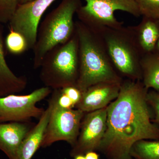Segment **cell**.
Here are the masks:
<instances>
[{"label":"cell","mask_w":159,"mask_h":159,"mask_svg":"<svg viewBox=\"0 0 159 159\" xmlns=\"http://www.w3.org/2000/svg\"><path fill=\"white\" fill-rule=\"evenodd\" d=\"M148 89L142 80L122 81L119 96L107 107V126L99 150L108 159H133L134 144L159 140L147 101Z\"/></svg>","instance_id":"obj_1"},{"label":"cell","mask_w":159,"mask_h":159,"mask_svg":"<svg viewBox=\"0 0 159 159\" xmlns=\"http://www.w3.org/2000/svg\"><path fill=\"white\" fill-rule=\"evenodd\" d=\"M79 45V74L76 86L81 92L102 82H122L99 32L75 21Z\"/></svg>","instance_id":"obj_2"},{"label":"cell","mask_w":159,"mask_h":159,"mask_svg":"<svg viewBox=\"0 0 159 159\" xmlns=\"http://www.w3.org/2000/svg\"><path fill=\"white\" fill-rule=\"evenodd\" d=\"M82 0H61L40 23L33 51V68H39L48 51L70 39L76 31L74 16Z\"/></svg>","instance_id":"obj_3"},{"label":"cell","mask_w":159,"mask_h":159,"mask_svg":"<svg viewBox=\"0 0 159 159\" xmlns=\"http://www.w3.org/2000/svg\"><path fill=\"white\" fill-rule=\"evenodd\" d=\"M44 86L53 90L76 86L79 74V45L75 33L66 42L46 54L39 68Z\"/></svg>","instance_id":"obj_4"},{"label":"cell","mask_w":159,"mask_h":159,"mask_svg":"<svg viewBox=\"0 0 159 159\" xmlns=\"http://www.w3.org/2000/svg\"><path fill=\"white\" fill-rule=\"evenodd\" d=\"M97 31L101 34L111 61L119 75L131 80H142V55L131 26L105 28Z\"/></svg>","instance_id":"obj_5"},{"label":"cell","mask_w":159,"mask_h":159,"mask_svg":"<svg viewBox=\"0 0 159 159\" xmlns=\"http://www.w3.org/2000/svg\"><path fill=\"white\" fill-rule=\"evenodd\" d=\"M85 4L77 10L78 20L94 31L123 26L115 16V11H125L136 17L141 16L134 0H84Z\"/></svg>","instance_id":"obj_6"},{"label":"cell","mask_w":159,"mask_h":159,"mask_svg":"<svg viewBox=\"0 0 159 159\" xmlns=\"http://www.w3.org/2000/svg\"><path fill=\"white\" fill-rule=\"evenodd\" d=\"M48 104L51 112L41 147L47 148L59 141H64L73 146L77 141L85 113L77 109L60 107L53 93Z\"/></svg>","instance_id":"obj_7"},{"label":"cell","mask_w":159,"mask_h":159,"mask_svg":"<svg viewBox=\"0 0 159 159\" xmlns=\"http://www.w3.org/2000/svg\"><path fill=\"white\" fill-rule=\"evenodd\" d=\"M52 90L44 86L27 95L11 94L0 97V123L31 122L39 119L45 109L37 107L38 102L45 99Z\"/></svg>","instance_id":"obj_8"},{"label":"cell","mask_w":159,"mask_h":159,"mask_svg":"<svg viewBox=\"0 0 159 159\" xmlns=\"http://www.w3.org/2000/svg\"><path fill=\"white\" fill-rule=\"evenodd\" d=\"M56 0H33L19 5L9 24V30L17 31L25 38L28 51L34 48L37 30L43 15Z\"/></svg>","instance_id":"obj_9"},{"label":"cell","mask_w":159,"mask_h":159,"mask_svg":"<svg viewBox=\"0 0 159 159\" xmlns=\"http://www.w3.org/2000/svg\"><path fill=\"white\" fill-rule=\"evenodd\" d=\"M107 118V107L84 114L77 141L70 152V157L99 150L106 129Z\"/></svg>","instance_id":"obj_10"},{"label":"cell","mask_w":159,"mask_h":159,"mask_svg":"<svg viewBox=\"0 0 159 159\" xmlns=\"http://www.w3.org/2000/svg\"><path fill=\"white\" fill-rule=\"evenodd\" d=\"M121 83L102 82L90 87L82 92L76 109L86 113L107 107L119 96Z\"/></svg>","instance_id":"obj_11"},{"label":"cell","mask_w":159,"mask_h":159,"mask_svg":"<svg viewBox=\"0 0 159 159\" xmlns=\"http://www.w3.org/2000/svg\"><path fill=\"white\" fill-rule=\"evenodd\" d=\"M34 125L31 121L0 123V150L9 159H16L20 145Z\"/></svg>","instance_id":"obj_12"},{"label":"cell","mask_w":159,"mask_h":159,"mask_svg":"<svg viewBox=\"0 0 159 159\" xmlns=\"http://www.w3.org/2000/svg\"><path fill=\"white\" fill-rule=\"evenodd\" d=\"M51 106L48 104L39 122L27 134L20 145L16 159H31L41 147L48 122Z\"/></svg>","instance_id":"obj_13"},{"label":"cell","mask_w":159,"mask_h":159,"mask_svg":"<svg viewBox=\"0 0 159 159\" xmlns=\"http://www.w3.org/2000/svg\"><path fill=\"white\" fill-rule=\"evenodd\" d=\"M131 27L142 56L154 52L159 37V20L142 16L139 25Z\"/></svg>","instance_id":"obj_14"},{"label":"cell","mask_w":159,"mask_h":159,"mask_svg":"<svg viewBox=\"0 0 159 159\" xmlns=\"http://www.w3.org/2000/svg\"><path fill=\"white\" fill-rule=\"evenodd\" d=\"M25 76H18L8 66L5 57L2 35L0 30V97L22 92L27 87Z\"/></svg>","instance_id":"obj_15"},{"label":"cell","mask_w":159,"mask_h":159,"mask_svg":"<svg viewBox=\"0 0 159 159\" xmlns=\"http://www.w3.org/2000/svg\"><path fill=\"white\" fill-rule=\"evenodd\" d=\"M142 81L146 89L159 91V54H145L141 60Z\"/></svg>","instance_id":"obj_16"},{"label":"cell","mask_w":159,"mask_h":159,"mask_svg":"<svg viewBox=\"0 0 159 159\" xmlns=\"http://www.w3.org/2000/svg\"><path fill=\"white\" fill-rule=\"evenodd\" d=\"M130 154L133 159H159V140H143L134 144Z\"/></svg>","instance_id":"obj_17"},{"label":"cell","mask_w":159,"mask_h":159,"mask_svg":"<svg viewBox=\"0 0 159 159\" xmlns=\"http://www.w3.org/2000/svg\"><path fill=\"white\" fill-rule=\"evenodd\" d=\"M6 46L8 51L12 54H21L28 51L25 38L20 33L12 30H10L6 36Z\"/></svg>","instance_id":"obj_18"},{"label":"cell","mask_w":159,"mask_h":159,"mask_svg":"<svg viewBox=\"0 0 159 159\" xmlns=\"http://www.w3.org/2000/svg\"><path fill=\"white\" fill-rule=\"evenodd\" d=\"M141 16L159 20V0H134Z\"/></svg>","instance_id":"obj_19"},{"label":"cell","mask_w":159,"mask_h":159,"mask_svg":"<svg viewBox=\"0 0 159 159\" xmlns=\"http://www.w3.org/2000/svg\"><path fill=\"white\" fill-rule=\"evenodd\" d=\"M20 0H0V24L9 23L20 5Z\"/></svg>","instance_id":"obj_20"},{"label":"cell","mask_w":159,"mask_h":159,"mask_svg":"<svg viewBox=\"0 0 159 159\" xmlns=\"http://www.w3.org/2000/svg\"><path fill=\"white\" fill-rule=\"evenodd\" d=\"M147 101L148 106L152 109L154 114L153 122L159 125V91L153 89L148 91Z\"/></svg>","instance_id":"obj_21"},{"label":"cell","mask_w":159,"mask_h":159,"mask_svg":"<svg viewBox=\"0 0 159 159\" xmlns=\"http://www.w3.org/2000/svg\"><path fill=\"white\" fill-rule=\"evenodd\" d=\"M61 90L63 93L66 94L72 100L75 107L81 99L82 92L76 86L66 87L61 89Z\"/></svg>","instance_id":"obj_22"},{"label":"cell","mask_w":159,"mask_h":159,"mask_svg":"<svg viewBox=\"0 0 159 159\" xmlns=\"http://www.w3.org/2000/svg\"><path fill=\"white\" fill-rule=\"evenodd\" d=\"M86 159H99V156L95 151H89L84 154Z\"/></svg>","instance_id":"obj_23"},{"label":"cell","mask_w":159,"mask_h":159,"mask_svg":"<svg viewBox=\"0 0 159 159\" xmlns=\"http://www.w3.org/2000/svg\"><path fill=\"white\" fill-rule=\"evenodd\" d=\"M74 158V159H86L84 155H78Z\"/></svg>","instance_id":"obj_24"},{"label":"cell","mask_w":159,"mask_h":159,"mask_svg":"<svg viewBox=\"0 0 159 159\" xmlns=\"http://www.w3.org/2000/svg\"><path fill=\"white\" fill-rule=\"evenodd\" d=\"M154 51L159 54V37L158 39L157 42L155 50Z\"/></svg>","instance_id":"obj_25"},{"label":"cell","mask_w":159,"mask_h":159,"mask_svg":"<svg viewBox=\"0 0 159 159\" xmlns=\"http://www.w3.org/2000/svg\"><path fill=\"white\" fill-rule=\"evenodd\" d=\"M32 1H33V0H20V4H25V3L29 2H31Z\"/></svg>","instance_id":"obj_26"}]
</instances>
